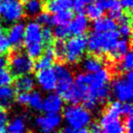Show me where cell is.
<instances>
[{"label": "cell", "mask_w": 133, "mask_h": 133, "mask_svg": "<svg viewBox=\"0 0 133 133\" xmlns=\"http://www.w3.org/2000/svg\"><path fill=\"white\" fill-rule=\"evenodd\" d=\"M52 33H54V37H56L57 40L64 41V39H66L70 36V31H69L68 24L56 25Z\"/></svg>", "instance_id": "32"}, {"label": "cell", "mask_w": 133, "mask_h": 133, "mask_svg": "<svg viewBox=\"0 0 133 133\" xmlns=\"http://www.w3.org/2000/svg\"><path fill=\"white\" fill-rule=\"evenodd\" d=\"M87 94H88V85L74 82V85L60 97L62 98L63 101H66L71 105H79L80 103H83V101L85 99Z\"/></svg>", "instance_id": "9"}, {"label": "cell", "mask_w": 133, "mask_h": 133, "mask_svg": "<svg viewBox=\"0 0 133 133\" xmlns=\"http://www.w3.org/2000/svg\"><path fill=\"white\" fill-rule=\"evenodd\" d=\"M44 3L43 0H28L23 7L24 14L28 17H37L43 12Z\"/></svg>", "instance_id": "23"}, {"label": "cell", "mask_w": 133, "mask_h": 133, "mask_svg": "<svg viewBox=\"0 0 133 133\" xmlns=\"http://www.w3.org/2000/svg\"><path fill=\"white\" fill-rule=\"evenodd\" d=\"M16 101H17V103L22 106L27 105L28 101H29V92H19L16 96Z\"/></svg>", "instance_id": "38"}, {"label": "cell", "mask_w": 133, "mask_h": 133, "mask_svg": "<svg viewBox=\"0 0 133 133\" xmlns=\"http://www.w3.org/2000/svg\"><path fill=\"white\" fill-rule=\"evenodd\" d=\"M74 18V14L71 10H66L56 13L52 16V25H64L68 24Z\"/></svg>", "instance_id": "24"}, {"label": "cell", "mask_w": 133, "mask_h": 133, "mask_svg": "<svg viewBox=\"0 0 133 133\" xmlns=\"http://www.w3.org/2000/svg\"><path fill=\"white\" fill-rule=\"evenodd\" d=\"M8 65V59L4 56H0V70L6 69V66Z\"/></svg>", "instance_id": "43"}, {"label": "cell", "mask_w": 133, "mask_h": 133, "mask_svg": "<svg viewBox=\"0 0 133 133\" xmlns=\"http://www.w3.org/2000/svg\"><path fill=\"white\" fill-rule=\"evenodd\" d=\"M0 133H6V131H5L4 128H2V129H0Z\"/></svg>", "instance_id": "45"}, {"label": "cell", "mask_w": 133, "mask_h": 133, "mask_svg": "<svg viewBox=\"0 0 133 133\" xmlns=\"http://www.w3.org/2000/svg\"><path fill=\"white\" fill-rule=\"evenodd\" d=\"M118 39L119 35L117 30L105 33L91 32L87 38V49L93 56L102 57V55H108L111 52Z\"/></svg>", "instance_id": "1"}, {"label": "cell", "mask_w": 133, "mask_h": 133, "mask_svg": "<svg viewBox=\"0 0 133 133\" xmlns=\"http://www.w3.org/2000/svg\"><path fill=\"white\" fill-rule=\"evenodd\" d=\"M9 72L13 77H21L23 75H29L34 69V62L25 52L16 50L8 57Z\"/></svg>", "instance_id": "4"}, {"label": "cell", "mask_w": 133, "mask_h": 133, "mask_svg": "<svg viewBox=\"0 0 133 133\" xmlns=\"http://www.w3.org/2000/svg\"><path fill=\"white\" fill-rule=\"evenodd\" d=\"M89 133H103V129L101 125L99 124V122H91L89 124Z\"/></svg>", "instance_id": "40"}, {"label": "cell", "mask_w": 133, "mask_h": 133, "mask_svg": "<svg viewBox=\"0 0 133 133\" xmlns=\"http://www.w3.org/2000/svg\"><path fill=\"white\" fill-rule=\"evenodd\" d=\"M85 17H87L88 19H92V21H96V19H100V18H102L104 15L103 9H101V8H100L98 5H96L94 2L89 4V6L85 8Z\"/></svg>", "instance_id": "27"}, {"label": "cell", "mask_w": 133, "mask_h": 133, "mask_svg": "<svg viewBox=\"0 0 133 133\" xmlns=\"http://www.w3.org/2000/svg\"><path fill=\"white\" fill-rule=\"evenodd\" d=\"M133 74L128 71L122 77L116 78L111 88V93L121 103H130L133 96Z\"/></svg>", "instance_id": "3"}, {"label": "cell", "mask_w": 133, "mask_h": 133, "mask_svg": "<svg viewBox=\"0 0 133 133\" xmlns=\"http://www.w3.org/2000/svg\"><path fill=\"white\" fill-rule=\"evenodd\" d=\"M43 44L42 41V26H40L37 22H31L27 25H25L24 30V40L23 45L31 46L35 44Z\"/></svg>", "instance_id": "13"}, {"label": "cell", "mask_w": 133, "mask_h": 133, "mask_svg": "<svg viewBox=\"0 0 133 133\" xmlns=\"http://www.w3.org/2000/svg\"><path fill=\"white\" fill-rule=\"evenodd\" d=\"M1 1H3V0H0V2H1Z\"/></svg>", "instance_id": "47"}, {"label": "cell", "mask_w": 133, "mask_h": 133, "mask_svg": "<svg viewBox=\"0 0 133 133\" xmlns=\"http://www.w3.org/2000/svg\"><path fill=\"white\" fill-rule=\"evenodd\" d=\"M23 15V6L19 0H3L0 2V19L5 23L14 24Z\"/></svg>", "instance_id": "6"}, {"label": "cell", "mask_w": 133, "mask_h": 133, "mask_svg": "<svg viewBox=\"0 0 133 133\" xmlns=\"http://www.w3.org/2000/svg\"><path fill=\"white\" fill-rule=\"evenodd\" d=\"M99 124L103 129V133H124V127L121 118L112 117L103 113Z\"/></svg>", "instance_id": "11"}, {"label": "cell", "mask_w": 133, "mask_h": 133, "mask_svg": "<svg viewBox=\"0 0 133 133\" xmlns=\"http://www.w3.org/2000/svg\"><path fill=\"white\" fill-rule=\"evenodd\" d=\"M133 66V55L132 52H129L123 56L122 58L118 60V71L126 73L128 71H132Z\"/></svg>", "instance_id": "28"}, {"label": "cell", "mask_w": 133, "mask_h": 133, "mask_svg": "<svg viewBox=\"0 0 133 133\" xmlns=\"http://www.w3.org/2000/svg\"><path fill=\"white\" fill-rule=\"evenodd\" d=\"M60 133H64V132H63V131H62V132H60Z\"/></svg>", "instance_id": "48"}, {"label": "cell", "mask_w": 133, "mask_h": 133, "mask_svg": "<svg viewBox=\"0 0 133 133\" xmlns=\"http://www.w3.org/2000/svg\"><path fill=\"white\" fill-rule=\"evenodd\" d=\"M124 133H133V116L132 114L125 117L123 122Z\"/></svg>", "instance_id": "37"}, {"label": "cell", "mask_w": 133, "mask_h": 133, "mask_svg": "<svg viewBox=\"0 0 133 133\" xmlns=\"http://www.w3.org/2000/svg\"><path fill=\"white\" fill-rule=\"evenodd\" d=\"M7 122H8V117L6 112L2 108H0V129L4 128V126L7 124Z\"/></svg>", "instance_id": "42"}, {"label": "cell", "mask_w": 133, "mask_h": 133, "mask_svg": "<svg viewBox=\"0 0 133 133\" xmlns=\"http://www.w3.org/2000/svg\"><path fill=\"white\" fill-rule=\"evenodd\" d=\"M87 51V37L74 36L65 42V61L74 64L79 62Z\"/></svg>", "instance_id": "5"}, {"label": "cell", "mask_w": 133, "mask_h": 133, "mask_svg": "<svg viewBox=\"0 0 133 133\" xmlns=\"http://www.w3.org/2000/svg\"><path fill=\"white\" fill-rule=\"evenodd\" d=\"M63 100L57 93L51 92L43 99L42 111L49 115H57L62 110Z\"/></svg>", "instance_id": "14"}, {"label": "cell", "mask_w": 133, "mask_h": 133, "mask_svg": "<svg viewBox=\"0 0 133 133\" xmlns=\"http://www.w3.org/2000/svg\"><path fill=\"white\" fill-rule=\"evenodd\" d=\"M54 52L56 59H57L59 62H63L65 60V42L62 40H56L54 43Z\"/></svg>", "instance_id": "29"}, {"label": "cell", "mask_w": 133, "mask_h": 133, "mask_svg": "<svg viewBox=\"0 0 133 133\" xmlns=\"http://www.w3.org/2000/svg\"><path fill=\"white\" fill-rule=\"evenodd\" d=\"M11 44L8 40L7 33L5 30L0 28V56H4L10 52Z\"/></svg>", "instance_id": "31"}, {"label": "cell", "mask_w": 133, "mask_h": 133, "mask_svg": "<svg viewBox=\"0 0 133 133\" xmlns=\"http://www.w3.org/2000/svg\"><path fill=\"white\" fill-rule=\"evenodd\" d=\"M63 118L68 127L78 130L85 128L91 123L92 115L83 106L69 105L63 110Z\"/></svg>", "instance_id": "2"}, {"label": "cell", "mask_w": 133, "mask_h": 133, "mask_svg": "<svg viewBox=\"0 0 133 133\" xmlns=\"http://www.w3.org/2000/svg\"><path fill=\"white\" fill-rule=\"evenodd\" d=\"M90 3H92V0H73L72 8L78 14H82Z\"/></svg>", "instance_id": "34"}, {"label": "cell", "mask_w": 133, "mask_h": 133, "mask_svg": "<svg viewBox=\"0 0 133 133\" xmlns=\"http://www.w3.org/2000/svg\"><path fill=\"white\" fill-rule=\"evenodd\" d=\"M132 114V105L131 103H122V115L127 117Z\"/></svg>", "instance_id": "41"}, {"label": "cell", "mask_w": 133, "mask_h": 133, "mask_svg": "<svg viewBox=\"0 0 133 133\" xmlns=\"http://www.w3.org/2000/svg\"><path fill=\"white\" fill-rule=\"evenodd\" d=\"M130 47H131V43L130 40H126V39H118V42L116 43L114 48L112 49V51L108 56L114 60L118 61L123 56H125L127 52L130 51Z\"/></svg>", "instance_id": "19"}, {"label": "cell", "mask_w": 133, "mask_h": 133, "mask_svg": "<svg viewBox=\"0 0 133 133\" xmlns=\"http://www.w3.org/2000/svg\"><path fill=\"white\" fill-rule=\"evenodd\" d=\"M42 41L45 49L52 47L55 43V37L51 27H43L42 28Z\"/></svg>", "instance_id": "30"}, {"label": "cell", "mask_w": 133, "mask_h": 133, "mask_svg": "<svg viewBox=\"0 0 133 133\" xmlns=\"http://www.w3.org/2000/svg\"><path fill=\"white\" fill-rule=\"evenodd\" d=\"M9 132H23L25 129V117H16L7 124Z\"/></svg>", "instance_id": "25"}, {"label": "cell", "mask_w": 133, "mask_h": 133, "mask_svg": "<svg viewBox=\"0 0 133 133\" xmlns=\"http://www.w3.org/2000/svg\"><path fill=\"white\" fill-rule=\"evenodd\" d=\"M37 23L43 27H51L52 25V16L48 12H42L37 16Z\"/></svg>", "instance_id": "33"}, {"label": "cell", "mask_w": 133, "mask_h": 133, "mask_svg": "<svg viewBox=\"0 0 133 133\" xmlns=\"http://www.w3.org/2000/svg\"><path fill=\"white\" fill-rule=\"evenodd\" d=\"M19 2H21V3H23V4H25L26 3V2H27V1H28V0H19Z\"/></svg>", "instance_id": "44"}, {"label": "cell", "mask_w": 133, "mask_h": 133, "mask_svg": "<svg viewBox=\"0 0 133 133\" xmlns=\"http://www.w3.org/2000/svg\"><path fill=\"white\" fill-rule=\"evenodd\" d=\"M36 81L45 91H54L56 88V77L52 68L37 71Z\"/></svg>", "instance_id": "10"}, {"label": "cell", "mask_w": 133, "mask_h": 133, "mask_svg": "<svg viewBox=\"0 0 133 133\" xmlns=\"http://www.w3.org/2000/svg\"><path fill=\"white\" fill-rule=\"evenodd\" d=\"M73 0H48L45 7L50 14H56L59 12L70 10Z\"/></svg>", "instance_id": "22"}, {"label": "cell", "mask_w": 133, "mask_h": 133, "mask_svg": "<svg viewBox=\"0 0 133 133\" xmlns=\"http://www.w3.org/2000/svg\"><path fill=\"white\" fill-rule=\"evenodd\" d=\"M68 27H69L70 35L82 36L85 33V31L89 28V19L83 13L78 14L68 23Z\"/></svg>", "instance_id": "15"}, {"label": "cell", "mask_w": 133, "mask_h": 133, "mask_svg": "<svg viewBox=\"0 0 133 133\" xmlns=\"http://www.w3.org/2000/svg\"><path fill=\"white\" fill-rule=\"evenodd\" d=\"M24 30L25 25L22 22H16L12 24L7 32V37L11 47H14L16 50H19L22 48L24 40Z\"/></svg>", "instance_id": "12"}, {"label": "cell", "mask_w": 133, "mask_h": 133, "mask_svg": "<svg viewBox=\"0 0 133 133\" xmlns=\"http://www.w3.org/2000/svg\"><path fill=\"white\" fill-rule=\"evenodd\" d=\"M60 115H43L35 118V126L42 133H55L61 124Z\"/></svg>", "instance_id": "8"}, {"label": "cell", "mask_w": 133, "mask_h": 133, "mask_svg": "<svg viewBox=\"0 0 133 133\" xmlns=\"http://www.w3.org/2000/svg\"><path fill=\"white\" fill-rule=\"evenodd\" d=\"M121 7L122 10H125V13L131 14V10H132L133 6V0H118Z\"/></svg>", "instance_id": "39"}, {"label": "cell", "mask_w": 133, "mask_h": 133, "mask_svg": "<svg viewBox=\"0 0 133 133\" xmlns=\"http://www.w3.org/2000/svg\"><path fill=\"white\" fill-rule=\"evenodd\" d=\"M9 133H23V132H9Z\"/></svg>", "instance_id": "46"}, {"label": "cell", "mask_w": 133, "mask_h": 133, "mask_svg": "<svg viewBox=\"0 0 133 133\" xmlns=\"http://www.w3.org/2000/svg\"><path fill=\"white\" fill-rule=\"evenodd\" d=\"M43 96L38 91H32V93H29V101H28V106L32 110L36 112L42 111L43 107Z\"/></svg>", "instance_id": "26"}, {"label": "cell", "mask_w": 133, "mask_h": 133, "mask_svg": "<svg viewBox=\"0 0 133 133\" xmlns=\"http://www.w3.org/2000/svg\"><path fill=\"white\" fill-rule=\"evenodd\" d=\"M17 91L11 85L0 87V108L3 110L9 109L16 101Z\"/></svg>", "instance_id": "16"}, {"label": "cell", "mask_w": 133, "mask_h": 133, "mask_svg": "<svg viewBox=\"0 0 133 133\" xmlns=\"http://www.w3.org/2000/svg\"><path fill=\"white\" fill-rule=\"evenodd\" d=\"M83 69L85 73H95L97 71L103 69V60L102 57L89 55L83 61Z\"/></svg>", "instance_id": "20"}, {"label": "cell", "mask_w": 133, "mask_h": 133, "mask_svg": "<svg viewBox=\"0 0 133 133\" xmlns=\"http://www.w3.org/2000/svg\"><path fill=\"white\" fill-rule=\"evenodd\" d=\"M55 60H56V56H55L52 47L46 48L43 55L36 60V62L34 63V69L40 71L44 70V69H48V68H52Z\"/></svg>", "instance_id": "17"}, {"label": "cell", "mask_w": 133, "mask_h": 133, "mask_svg": "<svg viewBox=\"0 0 133 133\" xmlns=\"http://www.w3.org/2000/svg\"><path fill=\"white\" fill-rule=\"evenodd\" d=\"M117 2L118 0H94V3L98 5L101 9H103L104 12L109 11Z\"/></svg>", "instance_id": "36"}, {"label": "cell", "mask_w": 133, "mask_h": 133, "mask_svg": "<svg viewBox=\"0 0 133 133\" xmlns=\"http://www.w3.org/2000/svg\"><path fill=\"white\" fill-rule=\"evenodd\" d=\"M35 87V80L30 75L18 77L15 82V90L18 92H30Z\"/></svg>", "instance_id": "21"}, {"label": "cell", "mask_w": 133, "mask_h": 133, "mask_svg": "<svg viewBox=\"0 0 133 133\" xmlns=\"http://www.w3.org/2000/svg\"><path fill=\"white\" fill-rule=\"evenodd\" d=\"M92 29L93 32H96V33H105V32L117 30L118 24L109 17H102L94 21L92 24Z\"/></svg>", "instance_id": "18"}, {"label": "cell", "mask_w": 133, "mask_h": 133, "mask_svg": "<svg viewBox=\"0 0 133 133\" xmlns=\"http://www.w3.org/2000/svg\"><path fill=\"white\" fill-rule=\"evenodd\" d=\"M56 77V91L59 96H62L74 85V76L72 71L63 63H57L54 68Z\"/></svg>", "instance_id": "7"}, {"label": "cell", "mask_w": 133, "mask_h": 133, "mask_svg": "<svg viewBox=\"0 0 133 133\" xmlns=\"http://www.w3.org/2000/svg\"><path fill=\"white\" fill-rule=\"evenodd\" d=\"M14 77L9 72L7 69H2L0 70V87H5V85H10L13 82Z\"/></svg>", "instance_id": "35"}]
</instances>
